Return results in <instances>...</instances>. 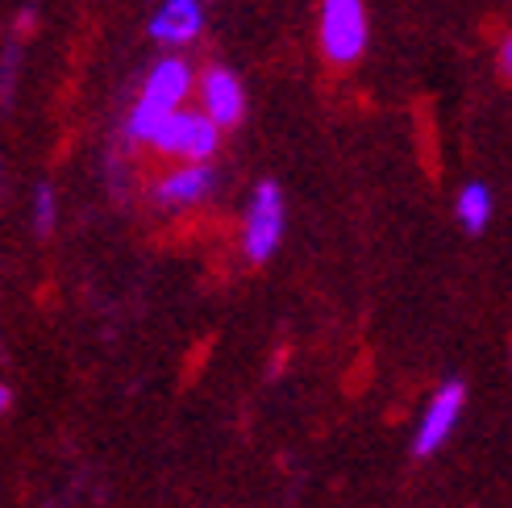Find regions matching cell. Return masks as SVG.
Masks as SVG:
<instances>
[{
    "label": "cell",
    "instance_id": "6da1fadb",
    "mask_svg": "<svg viewBox=\"0 0 512 508\" xmlns=\"http://www.w3.org/2000/svg\"><path fill=\"white\" fill-rule=\"evenodd\" d=\"M196 88L192 80V67L179 59V55H167L155 63V71L146 75V84H142V96H138V105L130 113V138L134 142H150L155 138V130L171 117L184 109V100L188 92Z\"/></svg>",
    "mask_w": 512,
    "mask_h": 508
},
{
    "label": "cell",
    "instance_id": "7a4b0ae2",
    "mask_svg": "<svg viewBox=\"0 0 512 508\" xmlns=\"http://www.w3.org/2000/svg\"><path fill=\"white\" fill-rule=\"evenodd\" d=\"M217 142H221V130L200 109L171 113L155 130V138H150V146H155L163 159H179V163H209Z\"/></svg>",
    "mask_w": 512,
    "mask_h": 508
},
{
    "label": "cell",
    "instance_id": "3957f363",
    "mask_svg": "<svg viewBox=\"0 0 512 508\" xmlns=\"http://www.w3.org/2000/svg\"><path fill=\"white\" fill-rule=\"evenodd\" d=\"M321 46L329 63L350 67L367 46V13L363 0H325L321 5Z\"/></svg>",
    "mask_w": 512,
    "mask_h": 508
},
{
    "label": "cell",
    "instance_id": "277c9868",
    "mask_svg": "<svg viewBox=\"0 0 512 508\" xmlns=\"http://www.w3.org/2000/svg\"><path fill=\"white\" fill-rule=\"evenodd\" d=\"M279 238H284V196H279L275 184H259L246 205L242 217V250L250 263H263L279 250Z\"/></svg>",
    "mask_w": 512,
    "mask_h": 508
},
{
    "label": "cell",
    "instance_id": "5b68a950",
    "mask_svg": "<svg viewBox=\"0 0 512 508\" xmlns=\"http://www.w3.org/2000/svg\"><path fill=\"white\" fill-rule=\"evenodd\" d=\"M463 400H467V392H463V384H458V379H450V384H442L438 392H433V400L425 404V417H421V425H417L413 454L429 459L433 450L446 446V438L454 434L458 417H463Z\"/></svg>",
    "mask_w": 512,
    "mask_h": 508
},
{
    "label": "cell",
    "instance_id": "8992f818",
    "mask_svg": "<svg viewBox=\"0 0 512 508\" xmlns=\"http://www.w3.org/2000/svg\"><path fill=\"white\" fill-rule=\"evenodd\" d=\"M196 96H200V113L209 117L217 130L225 125H238L242 113H246V92H242V80L229 67H209L196 80Z\"/></svg>",
    "mask_w": 512,
    "mask_h": 508
},
{
    "label": "cell",
    "instance_id": "52a82bcc",
    "mask_svg": "<svg viewBox=\"0 0 512 508\" xmlns=\"http://www.w3.org/2000/svg\"><path fill=\"white\" fill-rule=\"evenodd\" d=\"M213 184H217V175H213V167H204V163L171 167L155 184V200L163 209H192V205H200V200H209Z\"/></svg>",
    "mask_w": 512,
    "mask_h": 508
},
{
    "label": "cell",
    "instance_id": "ba28073f",
    "mask_svg": "<svg viewBox=\"0 0 512 508\" xmlns=\"http://www.w3.org/2000/svg\"><path fill=\"white\" fill-rule=\"evenodd\" d=\"M200 25H204L200 0H163L159 13L150 17V38L179 46V42H192L200 34Z\"/></svg>",
    "mask_w": 512,
    "mask_h": 508
},
{
    "label": "cell",
    "instance_id": "9c48e42d",
    "mask_svg": "<svg viewBox=\"0 0 512 508\" xmlns=\"http://www.w3.org/2000/svg\"><path fill=\"white\" fill-rule=\"evenodd\" d=\"M458 221H463L467 234H483L492 221V192L483 184H467L458 192Z\"/></svg>",
    "mask_w": 512,
    "mask_h": 508
},
{
    "label": "cell",
    "instance_id": "30bf717a",
    "mask_svg": "<svg viewBox=\"0 0 512 508\" xmlns=\"http://www.w3.org/2000/svg\"><path fill=\"white\" fill-rule=\"evenodd\" d=\"M34 225H38V234L55 230V192H50L46 184H42L38 196H34Z\"/></svg>",
    "mask_w": 512,
    "mask_h": 508
},
{
    "label": "cell",
    "instance_id": "8fae6325",
    "mask_svg": "<svg viewBox=\"0 0 512 508\" xmlns=\"http://www.w3.org/2000/svg\"><path fill=\"white\" fill-rule=\"evenodd\" d=\"M500 71H504V75H512V34L500 42Z\"/></svg>",
    "mask_w": 512,
    "mask_h": 508
},
{
    "label": "cell",
    "instance_id": "7c38bea8",
    "mask_svg": "<svg viewBox=\"0 0 512 508\" xmlns=\"http://www.w3.org/2000/svg\"><path fill=\"white\" fill-rule=\"evenodd\" d=\"M9 400H13V396H9V388H5V384H0V413H5V409H9Z\"/></svg>",
    "mask_w": 512,
    "mask_h": 508
}]
</instances>
